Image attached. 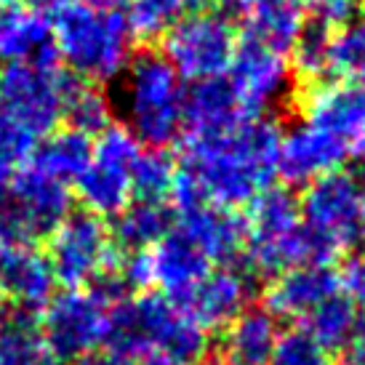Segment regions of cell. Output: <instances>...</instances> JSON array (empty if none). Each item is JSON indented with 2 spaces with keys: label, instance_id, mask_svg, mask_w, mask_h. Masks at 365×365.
<instances>
[{
  "label": "cell",
  "instance_id": "cell-1",
  "mask_svg": "<svg viewBox=\"0 0 365 365\" xmlns=\"http://www.w3.org/2000/svg\"><path fill=\"white\" fill-rule=\"evenodd\" d=\"M280 136L274 118L248 115L222 136L184 142L179 171L190 176L208 205L237 211L274 184Z\"/></svg>",
  "mask_w": 365,
  "mask_h": 365
},
{
  "label": "cell",
  "instance_id": "cell-2",
  "mask_svg": "<svg viewBox=\"0 0 365 365\" xmlns=\"http://www.w3.org/2000/svg\"><path fill=\"white\" fill-rule=\"evenodd\" d=\"M104 352L118 357H160L163 363L200 365L208 331L165 294H136L110 307Z\"/></svg>",
  "mask_w": 365,
  "mask_h": 365
},
{
  "label": "cell",
  "instance_id": "cell-3",
  "mask_svg": "<svg viewBox=\"0 0 365 365\" xmlns=\"http://www.w3.org/2000/svg\"><path fill=\"white\" fill-rule=\"evenodd\" d=\"M53 48L81 81H118L133 56V35L120 11H99L70 0L51 14Z\"/></svg>",
  "mask_w": 365,
  "mask_h": 365
},
{
  "label": "cell",
  "instance_id": "cell-4",
  "mask_svg": "<svg viewBox=\"0 0 365 365\" xmlns=\"http://www.w3.org/2000/svg\"><path fill=\"white\" fill-rule=\"evenodd\" d=\"M309 262L334 264L365 243V179L336 168L304 187L299 197Z\"/></svg>",
  "mask_w": 365,
  "mask_h": 365
},
{
  "label": "cell",
  "instance_id": "cell-5",
  "mask_svg": "<svg viewBox=\"0 0 365 365\" xmlns=\"http://www.w3.org/2000/svg\"><path fill=\"white\" fill-rule=\"evenodd\" d=\"M184 81L160 51L133 53L120 75L118 107L144 147H171L184 131Z\"/></svg>",
  "mask_w": 365,
  "mask_h": 365
},
{
  "label": "cell",
  "instance_id": "cell-6",
  "mask_svg": "<svg viewBox=\"0 0 365 365\" xmlns=\"http://www.w3.org/2000/svg\"><path fill=\"white\" fill-rule=\"evenodd\" d=\"M245 243L240 262L259 277L272 280L296 264L309 262L299 197L285 187H269L243 213Z\"/></svg>",
  "mask_w": 365,
  "mask_h": 365
},
{
  "label": "cell",
  "instance_id": "cell-7",
  "mask_svg": "<svg viewBox=\"0 0 365 365\" xmlns=\"http://www.w3.org/2000/svg\"><path fill=\"white\" fill-rule=\"evenodd\" d=\"M61 61H11L0 67V118L41 142L64 118V99L75 86Z\"/></svg>",
  "mask_w": 365,
  "mask_h": 365
},
{
  "label": "cell",
  "instance_id": "cell-8",
  "mask_svg": "<svg viewBox=\"0 0 365 365\" xmlns=\"http://www.w3.org/2000/svg\"><path fill=\"white\" fill-rule=\"evenodd\" d=\"M237 48V27L224 11L182 14L160 38V53L182 81L197 83L227 75Z\"/></svg>",
  "mask_w": 365,
  "mask_h": 365
},
{
  "label": "cell",
  "instance_id": "cell-9",
  "mask_svg": "<svg viewBox=\"0 0 365 365\" xmlns=\"http://www.w3.org/2000/svg\"><path fill=\"white\" fill-rule=\"evenodd\" d=\"M144 144L125 125L104 128L93 139V155L75 179V192L83 211L112 219L133 200L131 168Z\"/></svg>",
  "mask_w": 365,
  "mask_h": 365
},
{
  "label": "cell",
  "instance_id": "cell-10",
  "mask_svg": "<svg viewBox=\"0 0 365 365\" xmlns=\"http://www.w3.org/2000/svg\"><path fill=\"white\" fill-rule=\"evenodd\" d=\"M48 264L64 288H88L118 259L110 224L88 211H70L46 237Z\"/></svg>",
  "mask_w": 365,
  "mask_h": 365
},
{
  "label": "cell",
  "instance_id": "cell-11",
  "mask_svg": "<svg viewBox=\"0 0 365 365\" xmlns=\"http://www.w3.org/2000/svg\"><path fill=\"white\" fill-rule=\"evenodd\" d=\"M110 304L91 288H64L41 309V331L61 363L99 352L107 334Z\"/></svg>",
  "mask_w": 365,
  "mask_h": 365
},
{
  "label": "cell",
  "instance_id": "cell-12",
  "mask_svg": "<svg viewBox=\"0 0 365 365\" xmlns=\"http://www.w3.org/2000/svg\"><path fill=\"white\" fill-rule=\"evenodd\" d=\"M227 78L243 99L245 110L254 115H269L294 96L296 75L285 53L272 51L256 41H237Z\"/></svg>",
  "mask_w": 365,
  "mask_h": 365
},
{
  "label": "cell",
  "instance_id": "cell-13",
  "mask_svg": "<svg viewBox=\"0 0 365 365\" xmlns=\"http://www.w3.org/2000/svg\"><path fill=\"white\" fill-rule=\"evenodd\" d=\"M256 283L259 277L243 262L219 264L184 296L179 307L205 331H222L251 307Z\"/></svg>",
  "mask_w": 365,
  "mask_h": 365
},
{
  "label": "cell",
  "instance_id": "cell-14",
  "mask_svg": "<svg viewBox=\"0 0 365 365\" xmlns=\"http://www.w3.org/2000/svg\"><path fill=\"white\" fill-rule=\"evenodd\" d=\"M302 123L355 147L365 136V83L320 81L299 96Z\"/></svg>",
  "mask_w": 365,
  "mask_h": 365
},
{
  "label": "cell",
  "instance_id": "cell-15",
  "mask_svg": "<svg viewBox=\"0 0 365 365\" xmlns=\"http://www.w3.org/2000/svg\"><path fill=\"white\" fill-rule=\"evenodd\" d=\"M352 158V147L307 123H296L280 136L277 176L291 187H307L323 173L341 168Z\"/></svg>",
  "mask_w": 365,
  "mask_h": 365
},
{
  "label": "cell",
  "instance_id": "cell-16",
  "mask_svg": "<svg viewBox=\"0 0 365 365\" xmlns=\"http://www.w3.org/2000/svg\"><path fill=\"white\" fill-rule=\"evenodd\" d=\"M222 11L243 30L245 41H256L280 53L291 51L309 21L304 0H224Z\"/></svg>",
  "mask_w": 365,
  "mask_h": 365
},
{
  "label": "cell",
  "instance_id": "cell-17",
  "mask_svg": "<svg viewBox=\"0 0 365 365\" xmlns=\"http://www.w3.org/2000/svg\"><path fill=\"white\" fill-rule=\"evenodd\" d=\"M341 291L339 269L334 264L304 262L280 272L267 285V309L277 320H304L317 304H323L328 296Z\"/></svg>",
  "mask_w": 365,
  "mask_h": 365
},
{
  "label": "cell",
  "instance_id": "cell-18",
  "mask_svg": "<svg viewBox=\"0 0 365 365\" xmlns=\"http://www.w3.org/2000/svg\"><path fill=\"white\" fill-rule=\"evenodd\" d=\"M254 115L245 110L243 99L237 96L235 86L227 75L192 83L184 93V142L213 139L232 131L237 123Z\"/></svg>",
  "mask_w": 365,
  "mask_h": 365
},
{
  "label": "cell",
  "instance_id": "cell-19",
  "mask_svg": "<svg viewBox=\"0 0 365 365\" xmlns=\"http://www.w3.org/2000/svg\"><path fill=\"white\" fill-rule=\"evenodd\" d=\"M280 331V320L267 307L251 304L222 328V339L208 346L200 365H267Z\"/></svg>",
  "mask_w": 365,
  "mask_h": 365
},
{
  "label": "cell",
  "instance_id": "cell-20",
  "mask_svg": "<svg viewBox=\"0 0 365 365\" xmlns=\"http://www.w3.org/2000/svg\"><path fill=\"white\" fill-rule=\"evenodd\" d=\"M173 227L187 235L213 267L240 262L245 243L243 213L219 205H197L190 211H173Z\"/></svg>",
  "mask_w": 365,
  "mask_h": 365
},
{
  "label": "cell",
  "instance_id": "cell-21",
  "mask_svg": "<svg viewBox=\"0 0 365 365\" xmlns=\"http://www.w3.org/2000/svg\"><path fill=\"white\" fill-rule=\"evenodd\" d=\"M56 277L48 256L35 245L0 248V296L14 307L38 312L56 294Z\"/></svg>",
  "mask_w": 365,
  "mask_h": 365
},
{
  "label": "cell",
  "instance_id": "cell-22",
  "mask_svg": "<svg viewBox=\"0 0 365 365\" xmlns=\"http://www.w3.org/2000/svg\"><path fill=\"white\" fill-rule=\"evenodd\" d=\"M6 195L19 205L21 213L30 219V224L38 230L43 240L72 211L70 184L43 173L32 163H21V165L14 168L11 182L6 187Z\"/></svg>",
  "mask_w": 365,
  "mask_h": 365
},
{
  "label": "cell",
  "instance_id": "cell-23",
  "mask_svg": "<svg viewBox=\"0 0 365 365\" xmlns=\"http://www.w3.org/2000/svg\"><path fill=\"white\" fill-rule=\"evenodd\" d=\"M150 259H153L155 285L176 304L213 269L208 256L176 227H171V232L150 248Z\"/></svg>",
  "mask_w": 365,
  "mask_h": 365
},
{
  "label": "cell",
  "instance_id": "cell-24",
  "mask_svg": "<svg viewBox=\"0 0 365 365\" xmlns=\"http://www.w3.org/2000/svg\"><path fill=\"white\" fill-rule=\"evenodd\" d=\"M0 61H38L51 64L59 61L53 48L51 16L30 6L0 11Z\"/></svg>",
  "mask_w": 365,
  "mask_h": 365
},
{
  "label": "cell",
  "instance_id": "cell-25",
  "mask_svg": "<svg viewBox=\"0 0 365 365\" xmlns=\"http://www.w3.org/2000/svg\"><path fill=\"white\" fill-rule=\"evenodd\" d=\"M0 365H64L41 331V314L0 302Z\"/></svg>",
  "mask_w": 365,
  "mask_h": 365
},
{
  "label": "cell",
  "instance_id": "cell-26",
  "mask_svg": "<svg viewBox=\"0 0 365 365\" xmlns=\"http://www.w3.org/2000/svg\"><path fill=\"white\" fill-rule=\"evenodd\" d=\"M173 213L168 200H139L133 197L120 213L112 216L110 237L118 251H150L158 240L171 232Z\"/></svg>",
  "mask_w": 365,
  "mask_h": 365
},
{
  "label": "cell",
  "instance_id": "cell-27",
  "mask_svg": "<svg viewBox=\"0 0 365 365\" xmlns=\"http://www.w3.org/2000/svg\"><path fill=\"white\" fill-rule=\"evenodd\" d=\"M93 155V139L86 133L75 131L70 125L53 128L48 136H43L38 147L32 150L30 160L35 168L48 173L64 184H75Z\"/></svg>",
  "mask_w": 365,
  "mask_h": 365
},
{
  "label": "cell",
  "instance_id": "cell-28",
  "mask_svg": "<svg viewBox=\"0 0 365 365\" xmlns=\"http://www.w3.org/2000/svg\"><path fill=\"white\" fill-rule=\"evenodd\" d=\"M302 328L325 352H341L360 334L363 314H360V307L344 291H339V294L328 296L323 304L314 307L302 320Z\"/></svg>",
  "mask_w": 365,
  "mask_h": 365
},
{
  "label": "cell",
  "instance_id": "cell-29",
  "mask_svg": "<svg viewBox=\"0 0 365 365\" xmlns=\"http://www.w3.org/2000/svg\"><path fill=\"white\" fill-rule=\"evenodd\" d=\"M112 115H115V107H112L110 96L102 91V86L78 78L67 93V99H64V118L61 120L75 131L96 139L104 128L112 125Z\"/></svg>",
  "mask_w": 365,
  "mask_h": 365
},
{
  "label": "cell",
  "instance_id": "cell-30",
  "mask_svg": "<svg viewBox=\"0 0 365 365\" xmlns=\"http://www.w3.org/2000/svg\"><path fill=\"white\" fill-rule=\"evenodd\" d=\"M179 171V163L168 147H142L131 168L133 197L139 200H168Z\"/></svg>",
  "mask_w": 365,
  "mask_h": 365
},
{
  "label": "cell",
  "instance_id": "cell-31",
  "mask_svg": "<svg viewBox=\"0 0 365 365\" xmlns=\"http://www.w3.org/2000/svg\"><path fill=\"white\" fill-rule=\"evenodd\" d=\"M328 78L365 83V16L331 32Z\"/></svg>",
  "mask_w": 365,
  "mask_h": 365
},
{
  "label": "cell",
  "instance_id": "cell-32",
  "mask_svg": "<svg viewBox=\"0 0 365 365\" xmlns=\"http://www.w3.org/2000/svg\"><path fill=\"white\" fill-rule=\"evenodd\" d=\"M182 14V0H131L123 11V19L128 24L133 41L160 43V38L171 30Z\"/></svg>",
  "mask_w": 365,
  "mask_h": 365
},
{
  "label": "cell",
  "instance_id": "cell-33",
  "mask_svg": "<svg viewBox=\"0 0 365 365\" xmlns=\"http://www.w3.org/2000/svg\"><path fill=\"white\" fill-rule=\"evenodd\" d=\"M328 48H331V30L314 21H307L302 35L291 46V70L296 78H304L307 86L328 78Z\"/></svg>",
  "mask_w": 365,
  "mask_h": 365
},
{
  "label": "cell",
  "instance_id": "cell-34",
  "mask_svg": "<svg viewBox=\"0 0 365 365\" xmlns=\"http://www.w3.org/2000/svg\"><path fill=\"white\" fill-rule=\"evenodd\" d=\"M267 365H331L328 352L323 346H317L309 339L304 328H291L280 331L277 344L272 349V357Z\"/></svg>",
  "mask_w": 365,
  "mask_h": 365
},
{
  "label": "cell",
  "instance_id": "cell-35",
  "mask_svg": "<svg viewBox=\"0 0 365 365\" xmlns=\"http://www.w3.org/2000/svg\"><path fill=\"white\" fill-rule=\"evenodd\" d=\"M304 6L307 19L334 32L360 16L363 0H304Z\"/></svg>",
  "mask_w": 365,
  "mask_h": 365
},
{
  "label": "cell",
  "instance_id": "cell-36",
  "mask_svg": "<svg viewBox=\"0 0 365 365\" xmlns=\"http://www.w3.org/2000/svg\"><path fill=\"white\" fill-rule=\"evenodd\" d=\"M339 285L360 309H365V251L357 248L346 254L341 269H339Z\"/></svg>",
  "mask_w": 365,
  "mask_h": 365
},
{
  "label": "cell",
  "instance_id": "cell-37",
  "mask_svg": "<svg viewBox=\"0 0 365 365\" xmlns=\"http://www.w3.org/2000/svg\"><path fill=\"white\" fill-rule=\"evenodd\" d=\"M70 365H163V363L158 357H118L99 349V352L81 357V360H75Z\"/></svg>",
  "mask_w": 365,
  "mask_h": 365
},
{
  "label": "cell",
  "instance_id": "cell-38",
  "mask_svg": "<svg viewBox=\"0 0 365 365\" xmlns=\"http://www.w3.org/2000/svg\"><path fill=\"white\" fill-rule=\"evenodd\" d=\"M341 365H365V325L360 334L341 349Z\"/></svg>",
  "mask_w": 365,
  "mask_h": 365
},
{
  "label": "cell",
  "instance_id": "cell-39",
  "mask_svg": "<svg viewBox=\"0 0 365 365\" xmlns=\"http://www.w3.org/2000/svg\"><path fill=\"white\" fill-rule=\"evenodd\" d=\"M67 3H70V0H24V6L41 11V14H46V16L56 14V11H59L61 6H67Z\"/></svg>",
  "mask_w": 365,
  "mask_h": 365
},
{
  "label": "cell",
  "instance_id": "cell-40",
  "mask_svg": "<svg viewBox=\"0 0 365 365\" xmlns=\"http://www.w3.org/2000/svg\"><path fill=\"white\" fill-rule=\"evenodd\" d=\"M86 6H91V9H99V11H125V6L131 3V0H83Z\"/></svg>",
  "mask_w": 365,
  "mask_h": 365
},
{
  "label": "cell",
  "instance_id": "cell-41",
  "mask_svg": "<svg viewBox=\"0 0 365 365\" xmlns=\"http://www.w3.org/2000/svg\"><path fill=\"white\" fill-rule=\"evenodd\" d=\"M11 173H14V165H9L6 160H0V195L6 192V187H9Z\"/></svg>",
  "mask_w": 365,
  "mask_h": 365
},
{
  "label": "cell",
  "instance_id": "cell-42",
  "mask_svg": "<svg viewBox=\"0 0 365 365\" xmlns=\"http://www.w3.org/2000/svg\"><path fill=\"white\" fill-rule=\"evenodd\" d=\"M213 0H182V6L184 9H192V11H197V9H208Z\"/></svg>",
  "mask_w": 365,
  "mask_h": 365
},
{
  "label": "cell",
  "instance_id": "cell-43",
  "mask_svg": "<svg viewBox=\"0 0 365 365\" xmlns=\"http://www.w3.org/2000/svg\"><path fill=\"white\" fill-rule=\"evenodd\" d=\"M352 155H355L357 160H360V163H363V165H365V136H363V139H360V142L355 144V147H352Z\"/></svg>",
  "mask_w": 365,
  "mask_h": 365
},
{
  "label": "cell",
  "instance_id": "cell-44",
  "mask_svg": "<svg viewBox=\"0 0 365 365\" xmlns=\"http://www.w3.org/2000/svg\"><path fill=\"white\" fill-rule=\"evenodd\" d=\"M24 0H0V11H9V9H16V6H21Z\"/></svg>",
  "mask_w": 365,
  "mask_h": 365
},
{
  "label": "cell",
  "instance_id": "cell-45",
  "mask_svg": "<svg viewBox=\"0 0 365 365\" xmlns=\"http://www.w3.org/2000/svg\"><path fill=\"white\" fill-rule=\"evenodd\" d=\"M363 11H365V0H363Z\"/></svg>",
  "mask_w": 365,
  "mask_h": 365
},
{
  "label": "cell",
  "instance_id": "cell-46",
  "mask_svg": "<svg viewBox=\"0 0 365 365\" xmlns=\"http://www.w3.org/2000/svg\"><path fill=\"white\" fill-rule=\"evenodd\" d=\"M171 365H182V363H171Z\"/></svg>",
  "mask_w": 365,
  "mask_h": 365
},
{
  "label": "cell",
  "instance_id": "cell-47",
  "mask_svg": "<svg viewBox=\"0 0 365 365\" xmlns=\"http://www.w3.org/2000/svg\"><path fill=\"white\" fill-rule=\"evenodd\" d=\"M0 302H3V296H0Z\"/></svg>",
  "mask_w": 365,
  "mask_h": 365
},
{
  "label": "cell",
  "instance_id": "cell-48",
  "mask_svg": "<svg viewBox=\"0 0 365 365\" xmlns=\"http://www.w3.org/2000/svg\"><path fill=\"white\" fill-rule=\"evenodd\" d=\"M363 325H365V320H363Z\"/></svg>",
  "mask_w": 365,
  "mask_h": 365
}]
</instances>
